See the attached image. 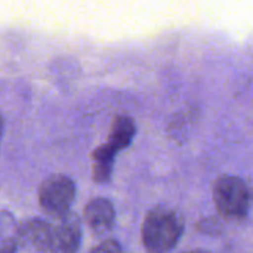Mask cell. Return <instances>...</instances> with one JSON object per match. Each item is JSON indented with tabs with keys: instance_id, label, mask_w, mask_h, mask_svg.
I'll list each match as a JSON object with an SVG mask.
<instances>
[{
	"instance_id": "8fae6325",
	"label": "cell",
	"mask_w": 253,
	"mask_h": 253,
	"mask_svg": "<svg viewBox=\"0 0 253 253\" xmlns=\"http://www.w3.org/2000/svg\"><path fill=\"white\" fill-rule=\"evenodd\" d=\"M184 253H209L208 251H202V249H194V251H187Z\"/></svg>"
},
{
	"instance_id": "30bf717a",
	"label": "cell",
	"mask_w": 253,
	"mask_h": 253,
	"mask_svg": "<svg viewBox=\"0 0 253 253\" xmlns=\"http://www.w3.org/2000/svg\"><path fill=\"white\" fill-rule=\"evenodd\" d=\"M18 246H19V243L15 237L3 236L1 245H0V253H16L18 252Z\"/></svg>"
},
{
	"instance_id": "9c48e42d",
	"label": "cell",
	"mask_w": 253,
	"mask_h": 253,
	"mask_svg": "<svg viewBox=\"0 0 253 253\" xmlns=\"http://www.w3.org/2000/svg\"><path fill=\"white\" fill-rule=\"evenodd\" d=\"M89 253H125V249L120 245V242H117L114 239H108V240L99 243L98 246H95Z\"/></svg>"
},
{
	"instance_id": "6da1fadb",
	"label": "cell",
	"mask_w": 253,
	"mask_h": 253,
	"mask_svg": "<svg viewBox=\"0 0 253 253\" xmlns=\"http://www.w3.org/2000/svg\"><path fill=\"white\" fill-rule=\"evenodd\" d=\"M184 233L181 215L169 206L151 209L142 224V246L147 253H169L179 243Z\"/></svg>"
},
{
	"instance_id": "ba28073f",
	"label": "cell",
	"mask_w": 253,
	"mask_h": 253,
	"mask_svg": "<svg viewBox=\"0 0 253 253\" xmlns=\"http://www.w3.org/2000/svg\"><path fill=\"white\" fill-rule=\"evenodd\" d=\"M117 151L107 142L99 145L92 154V179L96 184H107L111 179Z\"/></svg>"
},
{
	"instance_id": "8992f818",
	"label": "cell",
	"mask_w": 253,
	"mask_h": 253,
	"mask_svg": "<svg viewBox=\"0 0 253 253\" xmlns=\"http://www.w3.org/2000/svg\"><path fill=\"white\" fill-rule=\"evenodd\" d=\"M84 222L98 236L107 234L114 228L116 224V209L108 199L96 197L92 199L83 212Z\"/></svg>"
},
{
	"instance_id": "3957f363",
	"label": "cell",
	"mask_w": 253,
	"mask_h": 253,
	"mask_svg": "<svg viewBox=\"0 0 253 253\" xmlns=\"http://www.w3.org/2000/svg\"><path fill=\"white\" fill-rule=\"evenodd\" d=\"M76 199V184L71 178L55 173L47 176L39 187V203L42 211L53 218H64Z\"/></svg>"
},
{
	"instance_id": "5b68a950",
	"label": "cell",
	"mask_w": 253,
	"mask_h": 253,
	"mask_svg": "<svg viewBox=\"0 0 253 253\" xmlns=\"http://www.w3.org/2000/svg\"><path fill=\"white\" fill-rule=\"evenodd\" d=\"M82 242V225L74 215H65L59 218V222L53 225L50 253H77Z\"/></svg>"
},
{
	"instance_id": "277c9868",
	"label": "cell",
	"mask_w": 253,
	"mask_h": 253,
	"mask_svg": "<svg viewBox=\"0 0 253 253\" xmlns=\"http://www.w3.org/2000/svg\"><path fill=\"white\" fill-rule=\"evenodd\" d=\"M16 240L21 246L39 253H50L53 225L40 218H31L16 227Z\"/></svg>"
},
{
	"instance_id": "52a82bcc",
	"label": "cell",
	"mask_w": 253,
	"mask_h": 253,
	"mask_svg": "<svg viewBox=\"0 0 253 253\" xmlns=\"http://www.w3.org/2000/svg\"><path fill=\"white\" fill-rule=\"evenodd\" d=\"M135 133H136V125L132 117L116 116L111 122L107 144L113 147L117 153H120L132 144Z\"/></svg>"
},
{
	"instance_id": "7a4b0ae2",
	"label": "cell",
	"mask_w": 253,
	"mask_h": 253,
	"mask_svg": "<svg viewBox=\"0 0 253 253\" xmlns=\"http://www.w3.org/2000/svg\"><path fill=\"white\" fill-rule=\"evenodd\" d=\"M213 202L224 219L243 221L249 213L251 193L242 178L224 175L213 184Z\"/></svg>"
}]
</instances>
